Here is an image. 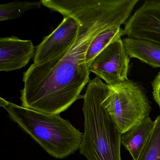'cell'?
I'll return each mask as SVG.
<instances>
[{"label":"cell","instance_id":"6da1fadb","mask_svg":"<svg viewBox=\"0 0 160 160\" xmlns=\"http://www.w3.org/2000/svg\"><path fill=\"white\" fill-rule=\"evenodd\" d=\"M42 4L78 23L76 39L64 53L47 62L32 63L24 73L21 106L49 114H60L76 101L90 80L86 56L100 32L121 28L131 17L133 0H43Z\"/></svg>","mask_w":160,"mask_h":160},{"label":"cell","instance_id":"7a4b0ae2","mask_svg":"<svg viewBox=\"0 0 160 160\" xmlns=\"http://www.w3.org/2000/svg\"><path fill=\"white\" fill-rule=\"evenodd\" d=\"M108 85L95 77L83 95V139L79 151L88 160H122V134L102 104Z\"/></svg>","mask_w":160,"mask_h":160},{"label":"cell","instance_id":"3957f363","mask_svg":"<svg viewBox=\"0 0 160 160\" xmlns=\"http://www.w3.org/2000/svg\"><path fill=\"white\" fill-rule=\"evenodd\" d=\"M0 105L12 120L52 157L65 159L80 149L83 133L60 114L39 112L2 97Z\"/></svg>","mask_w":160,"mask_h":160},{"label":"cell","instance_id":"277c9868","mask_svg":"<svg viewBox=\"0 0 160 160\" xmlns=\"http://www.w3.org/2000/svg\"><path fill=\"white\" fill-rule=\"evenodd\" d=\"M102 104L122 134L149 116L151 109L143 88L129 79L108 85Z\"/></svg>","mask_w":160,"mask_h":160},{"label":"cell","instance_id":"5b68a950","mask_svg":"<svg viewBox=\"0 0 160 160\" xmlns=\"http://www.w3.org/2000/svg\"><path fill=\"white\" fill-rule=\"evenodd\" d=\"M130 58L122 38L110 44L92 62L90 72L113 86L128 80Z\"/></svg>","mask_w":160,"mask_h":160},{"label":"cell","instance_id":"8992f818","mask_svg":"<svg viewBox=\"0 0 160 160\" xmlns=\"http://www.w3.org/2000/svg\"><path fill=\"white\" fill-rule=\"evenodd\" d=\"M78 27L74 18L63 16V20L58 28L35 47L33 64L47 62L67 51L76 39Z\"/></svg>","mask_w":160,"mask_h":160},{"label":"cell","instance_id":"52a82bcc","mask_svg":"<svg viewBox=\"0 0 160 160\" xmlns=\"http://www.w3.org/2000/svg\"><path fill=\"white\" fill-rule=\"evenodd\" d=\"M123 35L160 43V0H147L124 25Z\"/></svg>","mask_w":160,"mask_h":160},{"label":"cell","instance_id":"ba28073f","mask_svg":"<svg viewBox=\"0 0 160 160\" xmlns=\"http://www.w3.org/2000/svg\"><path fill=\"white\" fill-rule=\"evenodd\" d=\"M35 50L31 40L13 36L0 38V71L9 72L23 68L33 58Z\"/></svg>","mask_w":160,"mask_h":160},{"label":"cell","instance_id":"9c48e42d","mask_svg":"<svg viewBox=\"0 0 160 160\" xmlns=\"http://www.w3.org/2000/svg\"><path fill=\"white\" fill-rule=\"evenodd\" d=\"M154 125L149 116L122 134V144L128 150L133 160H138L148 143Z\"/></svg>","mask_w":160,"mask_h":160},{"label":"cell","instance_id":"30bf717a","mask_svg":"<svg viewBox=\"0 0 160 160\" xmlns=\"http://www.w3.org/2000/svg\"><path fill=\"white\" fill-rule=\"evenodd\" d=\"M130 58H136L153 68H160V43L126 37L122 39Z\"/></svg>","mask_w":160,"mask_h":160},{"label":"cell","instance_id":"8fae6325","mask_svg":"<svg viewBox=\"0 0 160 160\" xmlns=\"http://www.w3.org/2000/svg\"><path fill=\"white\" fill-rule=\"evenodd\" d=\"M123 29L121 28H112L106 29L100 32L90 45L86 56L87 64L89 67L93 59L110 44L123 35Z\"/></svg>","mask_w":160,"mask_h":160},{"label":"cell","instance_id":"7c38bea8","mask_svg":"<svg viewBox=\"0 0 160 160\" xmlns=\"http://www.w3.org/2000/svg\"><path fill=\"white\" fill-rule=\"evenodd\" d=\"M42 5L39 1H15L0 5V21L11 20L20 17L25 12L39 9Z\"/></svg>","mask_w":160,"mask_h":160},{"label":"cell","instance_id":"4fadbf2b","mask_svg":"<svg viewBox=\"0 0 160 160\" xmlns=\"http://www.w3.org/2000/svg\"><path fill=\"white\" fill-rule=\"evenodd\" d=\"M138 160H160V115L154 120L151 134Z\"/></svg>","mask_w":160,"mask_h":160},{"label":"cell","instance_id":"5bb4252c","mask_svg":"<svg viewBox=\"0 0 160 160\" xmlns=\"http://www.w3.org/2000/svg\"><path fill=\"white\" fill-rule=\"evenodd\" d=\"M152 87L154 101L160 108V72L152 82Z\"/></svg>","mask_w":160,"mask_h":160}]
</instances>
